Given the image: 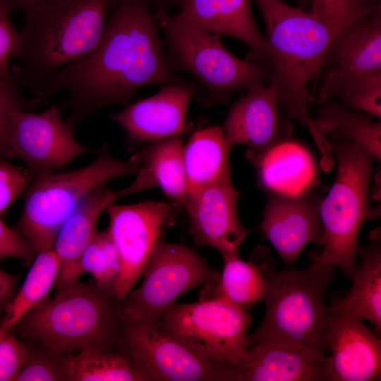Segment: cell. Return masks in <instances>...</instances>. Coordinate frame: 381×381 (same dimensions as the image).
Returning a JSON list of instances; mask_svg holds the SVG:
<instances>
[{"label": "cell", "mask_w": 381, "mask_h": 381, "mask_svg": "<svg viewBox=\"0 0 381 381\" xmlns=\"http://www.w3.org/2000/svg\"><path fill=\"white\" fill-rule=\"evenodd\" d=\"M150 1L119 0L95 51L51 75L35 92V102L66 90L62 105L71 111L73 130L104 107L128 104L144 86L190 83L168 65Z\"/></svg>", "instance_id": "6da1fadb"}, {"label": "cell", "mask_w": 381, "mask_h": 381, "mask_svg": "<svg viewBox=\"0 0 381 381\" xmlns=\"http://www.w3.org/2000/svg\"><path fill=\"white\" fill-rule=\"evenodd\" d=\"M263 17L270 64V76L277 91L279 111L307 126L322 159L334 162L330 145L308 114L329 47L339 32L322 18L282 0H253Z\"/></svg>", "instance_id": "7a4b0ae2"}, {"label": "cell", "mask_w": 381, "mask_h": 381, "mask_svg": "<svg viewBox=\"0 0 381 381\" xmlns=\"http://www.w3.org/2000/svg\"><path fill=\"white\" fill-rule=\"evenodd\" d=\"M119 0H32L24 11L15 71L34 93L59 69L90 55L102 41Z\"/></svg>", "instance_id": "3957f363"}, {"label": "cell", "mask_w": 381, "mask_h": 381, "mask_svg": "<svg viewBox=\"0 0 381 381\" xmlns=\"http://www.w3.org/2000/svg\"><path fill=\"white\" fill-rule=\"evenodd\" d=\"M117 301L95 280L77 282L31 309L8 332L27 344L64 355L115 352L122 327Z\"/></svg>", "instance_id": "277c9868"}, {"label": "cell", "mask_w": 381, "mask_h": 381, "mask_svg": "<svg viewBox=\"0 0 381 381\" xmlns=\"http://www.w3.org/2000/svg\"><path fill=\"white\" fill-rule=\"evenodd\" d=\"M253 252L265 282V314L257 330L248 335L249 346L270 344L324 351L327 311L324 301L335 267L275 271V261L266 247L258 246Z\"/></svg>", "instance_id": "5b68a950"}, {"label": "cell", "mask_w": 381, "mask_h": 381, "mask_svg": "<svg viewBox=\"0 0 381 381\" xmlns=\"http://www.w3.org/2000/svg\"><path fill=\"white\" fill-rule=\"evenodd\" d=\"M328 142L337 160L338 171L320 203L323 249L320 255H311V266L338 267L353 280L358 268L355 260L360 231L371 214L368 188L373 157L346 138L334 135Z\"/></svg>", "instance_id": "8992f818"}, {"label": "cell", "mask_w": 381, "mask_h": 381, "mask_svg": "<svg viewBox=\"0 0 381 381\" xmlns=\"http://www.w3.org/2000/svg\"><path fill=\"white\" fill-rule=\"evenodd\" d=\"M139 168L135 155L121 161L103 146L97 158L85 167L35 175L24 191V205L16 230L37 253L52 249L62 224L91 190L114 178L136 174Z\"/></svg>", "instance_id": "52a82bcc"}, {"label": "cell", "mask_w": 381, "mask_h": 381, "mask_svg": "<svg viewBox=\"0 0 381 381\" xmlns=\"http://www.w3.org/2000/svg\"><path fill=\"white\" fill-rule=\"evenodd\" d=\"M154 16L165 35L170 69L190 73L205 87L204 105L226 103L235 91L263 85L270 78L269 67L238 58L219 35L185 23L164 8Z\"/></svg>", "instance_id": "ba28073f"}, {"label": "cell", "mask_w": 381, "mask_h": 381, "mask_svg": "<svg viewBox=\"0 0 381 381\" xmlns=\"http://www.w3.org/2000/svg\"><path fill=\"white\" fill-rule=\"evenodd\" d=\"M219 275L195 250L162 238L147 262L140 286L117 301L119 320L158 329L162 316L179 296L216 282Z\"/></svg>", "instance_id": "9c48e42d"}, {"label": "cell", "mask_w": 381, "mask_h": 381, "mask_svg": "<svg viewBox=\"0 0 381 381\" xmlns=\"http://www.w3.org/2000/svg\"><path fill=\"white\" fill-rule=\"evenodd\" d=\"M252 322L248 310L216 298L190 303L175 302L162 316L158 329L225 373L248 348Z\"/></svg>", "instance_id": "30bf717a"}, {"label": "cell", "mask_w": 381, "mask_h": 381, "mask_svg": "<svg viewBox=\"0 0 381 381\" xmlns=\"http://www.w3.org/2000/svg\"><path fill=\"white\" fill-rule=\"evenodd\" d=\"M144 381H226L224 370L169 334L142 323L122 324L116 349Z\"/></svg>", "instance_id": "8fae6325"}, {"label": "cell", "mask_w": 381, "mask_h": 381, "mask_svg": "<svg viewBox=\"0 0 381 381\" xmlns=\"http://www.w3.org/2000/svg\"><path fill=\"white\" fill-rule=\"evenodd\" d=\"M179 204L145 201L133 205L111 204L105 211L109 218L107 229L118 250L121 271L112 294L121 300L131 291L164 230L174 224Z\"/></svg>", "instance_id": "7c38bea8"}, {"label": "cell", "mask_w": 381, "mask_h": 381, "mask_svg": "<svg viewBox=\"0 0 381 381\" xmlns=\"http://www.w3.org/2000/svg\"><path fill=\"white\" fill-rule=\"evenodd\" d=\"M18 109L11 112L6 137L13 157H19L32 178L54 171L75 157L90 152L77 141L59 107L52 105L40 114Z\"/></svg>", "instance_id": "4fadbf2b"}, {"label": "cell", "mask_w": 381, "mask_h": 381, "mask_svg": "<svg viewBox=\"0 0 381 381\" xmlns=\"http://www.w3.org/2000/svg\"><path fill=\"white\" fill-rule=\"evenodd\" d=\"M381 71V9L356 18L340 30L325 55L313 101L322 104L347 87Z\"/></svg>", "instance_id": "5bb4252c"}, {"label": "cell", "mask_w": 381, "mask_h": 381, "mask_svg": "<svg viewBox=\"0 0 381 381\" xmlns=\"http://www.w3.org/2000/svg\"><path fill=\"white\" fill-rule=\"evenodd\" d=\"M239 192L231 175L188 195L184 207L189 231L196 245L217 249L222 258L239 255L240 247L249 234L238 216Z\"/></svg>", "instance_id": "9a60e30c"}, {"label": "cell", "mask_w": 381, "mask_h": 381, "mask_svg": "<svg viewBox=\"0 0 381 381\" xmlns=\"http://www.w3.org/2000/svg\"><path fill=\"white\" fill-rule=\"evenodd\" d=\"M328 381L380 380L381 341L356 315L327 311Z\"/></svg>", "instance_id": "2e32d148"}, {"label": "cell", "mask_w": 381, "mask_h": 381, "mask_svg": "<svg viewBox=\"0 0 381 381\" xmlns=\"http://www.w3.org/2000/svg\"><path fill=\"white\" fill-rule=\"evenodd\" d=\"M227 140L249 146L246 155L259 154L289 139L294 126L279 111L274 86L261 85L247 90L231 107L222 127Z\"/></svg>", "instance_id": "e0dca14e"}, {"label": "cell", "mask_w": 381, "mask_h": 381, "mask_svg": "<svg viewBox=\"0 0 381 381\" xmlns=\"http://www.w3.org/2000/svg\"><path fill=\"white\" fill-rule=\"evenodd\" d=\"M321 201L310 191L297 197L270 193L261 229L285 263L295 262L308 243H322Z\"/></svg>", "instance_id": "ac0fdd59"}, {"label": "cell", "mask_w": 381, "mask_h": 381, "mask_svg": "<svg viewBox=\"0 0 381 381\" xmlns=\"http://www.w3.org/2000/svg\"><path fill=\"white\" fill-rule=\"evenodd\" d=\"M197 87L191 82L162 85L154 95L126 106L111 118L133 141L155 142L181 135Z\"/></svg>", "instance_id": "d6986e66"}, {"label": "cell", "mask_w": 381, "mask_h": 381, "mask_svg": "<svg viewBox=\"0 0 381 381\" xmlns=\"http://www.w3.org/2000/svg\"><path fill=\"white\" fill-rule=\"evenodd\" d=\"M328 365L320 350L258 344L225 372L227 381H328Z\"/></svg>", "instance_id": "ffe728a7"}, {"label": "cell", "mask_w": 381, "mask_h": 381, "mask_svg": "<svg viewBox=\"0 0 381 381\" xmlns=\"http://www.w3.org/2000/svg\"><path fill=\"white\" fill-rule=\"evenodd\" d=\"M253 1L181 0L174 16L200 30L242 41L250 48L246 60L270 68L268 45L253 18Z\"/></svg>", "instance_id": "44dd1931"}, {"label": "cell", "mask_w": 381, "mask_h": 381, "mask_svg": "<svg viewBox=\"0 0 381 381\" xmlns=\"http://www.w3.org/2000/svg\"><path fill=\"white\" fill-rule=\"evenodd\" d=\"M102 183L91 190L80 201L60 228L53 246L59 260V272L55 284L56 291L78 282L82 275L80 260L97 231L99 217L114 201L136 193L133 184L112 190Z\"/></svg>", "instance_id": "7402d4cb"}, {"label": "cell", "mask_w": 381, "mask_h": 381, "mask_svg": "<svg viewBox=\"0 0 381 381\" xmlns=\"http://www.w3.org/2000/svg\"><path fill=\"white\" fill-rule=\"evenodd\" d=\"M246 157L255 166L260 186L272 194L297 197L318 183L313 156L306 146L291 138Z\"/></svg>", "instance_id": "603a6c76"}, {"label": "cell", "mask_w": 381, "mask_h": 381, "mask_svg": "<svg viewBox=\"0 0 381 381\" xmlns=\"http://www.w3.org/2000/svg\"><path fill=\"white\" fill-rule=\"evenodd\" d=\"M231 148L220 126H207L191 135L183 146L188 195L231 175Z\"/></svg>", "instance_id": "cb8c5ba5"}, {"label": "cell", "mask_w": 381, "mask_h": 381, "mask_svg": "<svg viewBox=\"0 0 381 381\" xmlns=\"http://www.w3.org/2000/svg\"><path fill=\"white\" fill-rule=\"evenodd\" d=\"M362 261L353 279V284L341 299L334 301L329 310L368 320L379 334L381 329V249L377 242L358 247Z\"/></svg>", "instance_id": "d4e9b609"}, {"label": "cell", "mask_w": 381, "mask_h": 381, "mask_svg": "<svg viewBox=\"0 0 381 381\" xmlns=\"http://www.w3.org/2000/svg\"><path fill=\"white\" fill-rule=\"evenodd\" d=\"M181 135L151 142L134 155L140 171L175 202L184 206L188 198Z\"/></svg>", "instance_id": "484cf974"}, {"label": "cell", "mask_w": 381, "mask_h": 381, "mask_svg": "<svg viewBox=\"0 0 381 381\" xmlns=\"http://www.w3.org/2000/svg\"><path fill=\"white\" fill-rule=\"evenodd\" d=\"M223 259V270L218 279L202 286L198 300L223 298L246 310L263 300L265 282L255 253L248 262L239 255Z\"/></svg>", "instance_id": "4316f807"}, {"label": "cell", "mask_w": 381, "mask_h": 381, "mask_svg": "<svg viewBox=\"0 0 381 381\" xmlns=\"http://www.w3.org/2000/svg\"><path fill=\"white\" fill-rule=\"evenodd\" d=\"M322 104L317 117L313 119L322 135L325 137L333 132L334 135L353 140L380 161V121L375 122L373 115L358 110L351 111L333 99Z\"/></svg>", "instance_id": "83f0119b"}, {"label": "cell", "mask_w": 381, "mask_h": 381, "mask_svg": "<svg viewBox=\"0 0 381 381\" xmlns=\"http://www.w3.org/2000/svg\"><path fill=\"white\" fill-rule=\"evenodd\" d=\"M59 272V260L53 248L37 253L27 277L6 306L0 329L9 331L28 311L50 298Z\"/></svg>", "instance_id": "f1b7e54d"}, {"label": "cell", "mask_w": 381, "mask_h": 381, "mask_svg": "<svg viewBox=\"0 0 381 381\" xmlns=\"http://www.w3.org/2000/svg\"><path fill=\"white\" fill-rule=\"evenodd\" d=\"M69 381H144L116 352L85 350L68 355Z\"/></svg>", "instance_id": "f546056e"}, {"label": "cell", "mask_w": 381, "mask_h": 381, "mask_svg": "<svg viewBox=\"0 0 381 381\" xmlns=\"http://www.w3.org/2000/svg\"><path fill=\"white\" fill-rule=\"evenodd\" d=\"M79 267L81 274L90 272L99 286L113 292L121 274V263L108 230L95 234L81 256Z\"/></svg>", "instance_id": "4dcf8cb0"}, {"label": "cell", "mask_w": 381, "mask_h": 381, "mask_svg": "<svg viewBox=\"0 0 381 381\" xmlns=\"http://www.w3.org/2000/svg\"><path fill=\"white\" fill-rule=\"evenodd\" d=\"M27 346L28 356L16 381H69L68 355L32 344Z\"/></svg>", "instance_id": "1f68e13d"}, {"label": "cell", "mask_w": 381, "mask_h": 381, "mask_svg": "<svg viewBox=\"0 0 381 381\" xmlns=\"http://www.w3.org/2000/svg\"><path fill=\"white\" fill-rule=\"evenodd\" d=\"M337 98L349 109L381 117V71L361 78L344 89Z\"/></svg>", "instance_id": "d6a6232c"}, {"label": "cell", "mask_w": 381, "mask_h": 381, "mask_svg": "<svg viewBox=\"0 0 381 381\" xmlns=\"http://www.w3.org/2000/svg\"><path fill=\"white\" fill-rule=\"evenodd\" d=\"M312 13L339 31L365 13L358 0H310Z\"/></svg>", "instance_id": "836d02e7"}, {"label": "cell", "mask_w": 381, "mask_h": 381, "mask_svg": "<svg viewBox=\"0 0 381 381\" xmlns=\"http://www.w3.org/2000/svg\"><path fill=\"white\" fill-rule=\"evenodd\" d=\"M19 89L16 78L8 81H0V156L4 158L13 157L6 137L10 114L14 110L28 109L37 105L33 99H25Z\"/></svg>", "instance_id": "e575fe53"}, {"label": "cell", "mask_w": 381, "mask_h": 381, "mask_svg": "<svg viewBox=\"0 0 381 381\" xmlns=\"http://www.w3.org/2000/svg\"><path fill=\"white\" fill-rule=\"evenodd\" d=\"M27 344L0 329V381H16L28 356Z\"/></svg>", "instance_id": "d590c367"}, {"label": "cell", "mask_w": 381, "mask_h": 381, "mask_svg": "<svg viewBox=\"0 0 381 381\" xmlns=\"http://www.w3.org/2000/svg\"><path fill=\"white\" fill-rule=\"evenodd\" d=\"M31 179L27 169L0 156V214L25 190Z\"/></svg>", "instance_id": "8d00e7d4"}, {"label": "cell", "mask_w": 381, "mask_h": 381, "mask_svg": "<svg viewBox=\"0 0 381 381\" xmlns=\"http://www.w3.org/2000/svg\"><path fill=\"white\" fill-rule=\"evenodd\" d=\"M9 14L0 10V81H8L15 77L10 69V62L16 57L19 32L9 18Z\"/></svg>", "instance_id": "74e56055"}, {"label": "cell", "mask_w": 381, "mask_h": 381, "mask_svg": "<svg viewBox=\"0 0 381 381\" xmlns=\"http://www.w3.org/2000/svg\"><path fill=\"white\" fill-rule=\"evenodd\" d=\"M36 254L25 237L0 219V260L12 258L30 262Z\"/></svg>", "instance_id": "f35d334b"}, {"label": "cell", "mask_w": 381, "mask_h": 381, "mask_svg": "<svg viewBox=\"0 0 381 381\" xmlns=\"http://www.w3.org/2000/svg\"><path fill=\"white\" fill-rule=\"evenodd\" d=\"M19 276L0 270V315L18 291Z\"/></svg>", "instance_id": "ab89813d"}, {"label": "cell", "mask_w": 381, "mask_h": 381, "mask_svg": "<svg viewBox=\"0 0 381 381\" xmlns=\"http://www.w3.org/2000/svg\"><path fill=\"white\" fill-rule=\"evenodd\" d=\"M32 0H0V10L8 14L18 10H24Z\"/></svg>", "instance_id": "60d3db41"}, {"label": "cell", "mask_w": 381, "mask_h": 381, "mask_svg": "<svg viewBox=\"0 0 381 381\" xmlns=\"http://www.w3.org/2000/svg\"><path fill=\"white\" fill-rule=\"evenodd\" d=\"M362 10L371 13L380 8V0H358Z\"/></svg>", "instance_id": "b9f144b4"}, {"label": "cell", "mask_w": 381, "mask_h": 381, "mask_svg": "<svg viewBox=\"0 0 381 381\" xmlns=\"http://www.w3.org/2000/svg\"><path fill=\"white\" fill-rule=\"evenodd\" d=\"M303 6H306L310 4V0H296Z\"/></svg>", "instance_id": "7bdbcfd3"}, {"label": "cell", "mask_w": 381, "mask_h": 381, "mask_svg": "<svg viewBox=\"0 0 381 381\" xmlns=\"http://www.w3.org/2000/svg\"><path fill=\"white\" fill-rule=\"evenodd\" d=\"M150 1H152V0H150ZM176 3H177L178 4H179V3L181 2V0H174Z\"/></svg>", "instance_id": "ee69618b"}]
</instances>
